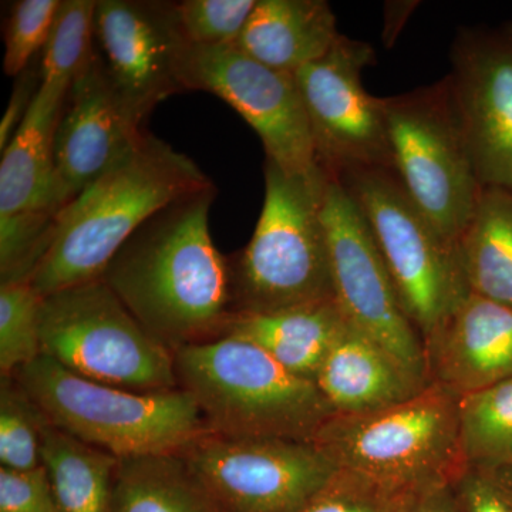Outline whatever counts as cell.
Segmentation results:
<instances>
[{
  "mask_svg": "<svg viewBox=\"0 0 512 512\" xmlns=\"http://www.w3.org/2000/svg\"><path fill=\"white\" fill-rule=\"evenodd\" d=\"M214 198L212 185L165 207L131 235L101 275L173 352L221 338L235 315L232 265L210 232Z\"/></svg>",
  "mask_w": 512,
  "mask_h": 512,
  "instance_id": "1",
  "label": "cell"
},
{
  "mask_svg": "<svg viewBox=\"0 0 512 512\" xmlns=\"http://www.w3.org/2000/svg\"><path fill=\"white\" fill-rule=\"evenodd\" d=\"M212 185L190 157L144 134L121 163L60 211L52 244L30 284L45 298L101 278L114 255L151 217Z\"/></svg>",
  "mask_w": 512,
  "mask_h": 512,
  "instance_id": "2",
  "label": "cell"
},
{
  "mask_svg": "<svg viewBox=\"0 0 512 512\" xmlns=\"http://www.w3.org/2000/svg\"><path fill=\"white\" fill-rule=\"evenodd\" d=\"M181 389L191 394L212 433L313 441L333 416L311 380L235 336L175 350Z\"/></svg>",
  "mask_w": 512,
  "mask_h": 512,
  "instance_id": "3",
  "label": "cell"
},
{
  "mask_svg": "<svg viewBox=\"0 0 512 512\" xmlns=\"http://www.w3.org/2000/svg\"><path fill=\"white\" fill-rule=\"evenodd\" d=\"M13 376L52 426L120 460L180 454L211 431L181 387L133 392L84 379L43 355Z\"/></svg>",
  "mask_w": 512,
  "mask_h": 512,
  "instance_id": "4",
  "label": "cell"
},
{
  "mask_svg": "<svg viewBox=\"0 0 512 512\" xmlns=\"http://www.w3.org/2000/svg\"><path fill=\"white\" fill-rule=\"evenodd\" d=\"M330 177L291 175L266 160L254 235L232 266L235 313H269L336 301L322 220Z\"/></svg>",
  "mask_w": 512,
  "mask_h": 512,
  "instance_id": "5",
  "label": "cell"
},
{
  "mask_svg": "<svg viewBox=\"0 0 512 512\" xmlns=\"http://www.w3.org/2000/svg\"><path fill=\"white\" fill-rule=\"evenodd\" d=\"M458 403V394L430 382L412 399L379 412L333 416L313 441L338 468L393 490L420 493L454 484L467 470Z\"/></svg>",
  "mask_w": 512,
  "mask_h": 512,
  "instance_id": "6",
  "label": "cell"
},
{
  "mask_svg": "<svg viewBox=\"0 0 512 512\" xmlns=\"http://www.w3.org/2000/svg\"><path fill=\"white\" fill-rule=\"evenodd\" d=\"M40 349L93 382L143 393L180 387L173 350L134 318L103 278L42 299Z\"/></svg>",
  "mask_w": 512,
  "mask_h": 512,
  "instance_id": "7",
  "label": "cell"
},
{
  "mask_svg": "<svg viewBox=\"0 0 512 512\" xmlns=\"http://www.w3.org/2000/svg\"><path fill=\"white\" fill-rule=\"evenodd\" d=\"M338 181L362 211L404 312L424 346L470 293L458 245L413 204L393 171L356 170Z\"/></svg>",
  "mask_w": 512,
  "mask_h": 512,
  "instance_id": "8",
  "label": "cell"
},
{
  "mask_svg": "<svg viewBox=\"0 0 512 512\" xmlns=\"http://www.w3.org/2000/svg\"><path fill=\"white\" fill-rule=\"evenodd\" d=\"M384 109L394 175L431 224L458 245L484 187L447 80L384 97Z\"/></svg>",
  "mask_w": 512,
  "mask_h": 512,
  "instance_id": "9",
  "label": "cell"
},
{
  "mask_svg": "<svg viewBox=\"0 0 512 512\" xmlns=\"http://www.w3.org/2000/svg\"><path fill=\"white\" fill-rule=\"evenodd\" d=\"M221 512H295L338 467L315 441L205 434L181 451Z\"/></svg>",
  "mask_w": 512,
  "mask_h": 512,
  "instance_id": "10",
  "label": "cell"
},
{
  "mask_svg": "<svg viewBox=\"0 0 512 512\" xmlns=\"http://www.w3.org/2000/svg\"><path fill=\"white\" fill-rule=\"evenodd\" d=\"M366 42L340 35L319 60L295 73L320 168L332 180L356 170L393 171L384 99L366 92Z\"/></svg>",
  "mask_w": 512,
  "mask_h": 512,
  "instance_id": "11",
  "label": "cell"
},
{
  "mask_svg": "<svg viewBox=\"0 0 512 512\" xmlns=\"http://www.w3.org/2000/svg\"><path fill=\"white\" fill-rule=\"evenodd\" d=\"M322 220L340 311L355 328L429 380L423 342L404 312L369 225L352 195L332 178L323 197Z\"/></svg>",
  "mask_w": 512,
  "mask_h": 512,
  "instance_id": "12",
  "label": "cell"
},
{
  "mask_svg": "<svg viewBox=\"0 0 512 512\" xmlns=\"http://www.w3.org/2000/svg\"><path fill=\"white\" fill-rule=\"evenodd\" d=\"M183 84L237 110L261 138L266 160L286 174L322 170L295 74L266 67L234 46H188Z\"/></svg>",
  "mask_w": 512,
  "mask_h": 512,
  "instance_id": "13",
  "label": "cell"
},
{
  "mask_svg": "<svg viewBox=\"0 0 512 512\" xmlns=\"http://www.w3.org/2000/svg\"><path fill=\"white\" fill-rule=\"evenodd\" d=\"M94 39L111 86L136 123L158 103L185 92V40L174 3L99 0Z\"/></svg>",
  "mask_w": 512,
  "mask_h": 512,
  "instance_id": "14",
  "label": "cell"
},
{
  "mask_svg": "<svg viewBox=\"0 0 512 512\" xmlns=\"http://www.w3.org/2000/svg\"><path fill=\"white\" fill-rule=\"evenodd\" d=\"M446 77L478 180L512 191V23L460 30Z\"/></svg>",
  "mask_w": 512,
  "mask_h": 512,
  "instance_id": "15",
  "label": "cell"
},
{
  "mask_svg": "<svg viewBox=\"0 0 512 512\" xmlns=\"http://www.w3.org/2000/svg\"><path fill=\"white\" fill-rule=\"evenodd\" d=\"M144 134L121 104L94 50L70 84L56 127L55 168L64 205L121 163Z\"/></svg>",
  "mask_w": 512,
  "mask_h": 512,
  "instance_id": "16",
  "label": "cell"
},
{
  "mask_svg": "<svg viewBox=\"0 0 512 512\" xmlns=\"http://www.w3.org/2000/svg\"><path fill=\"white\" fill-rule=\"evenodd\" d=\"M427 376L466 396L512 379V308L468 293L424 342Z\"/></svg>",
  "mask_w": 512,
  "mask_h": 512,
  "instance_id": "17",
  "label": "cell"
},
{
  "mask_svg": "<svg viewBox=\"0 0 512 512\" xmlns=\"http://www.w3.org/2000/svg\"><path fill=\"white\" fill-rule=\"evenodd\" d=\"M315 383L335 416H357L406 402L430 382L348 322Z\"/></svg>",
  "mask_w": 512,
  "mask_h": 512,
  "instance_id": "18",
  "label": "cell"
},
{
  "mask_svg": "<svg viewBox=\"0 0 512 512\" xmlns=\"http://www.w3.org/2000/svg\"><path fill=\"white\" fill-rule=\"evenodd\" d=\"M70 86L40 84L28 116L0 163V217L20 212H60L55 168V134Z\"/></svg>",
  "mask_w": 512,
  "mask_h": 512,
  "instance_id": "19",
  "label": "cell"
},
{
  "mask_svg": "<svg viewBox=\"0 0 512 512\" xmlns=\"http://www.w3.org/2000/svg\"><path fill=\"white\" fill-rule=\"evenodd\" d=\"M339 37L325 0H258L232 46L266 67L295 74L325 56Z\"/></svg>",
  "mask_w": 512,
  "mask_h": 512,
  "instance_id": "20",
  "label": "cell"
},
{
  "mask_svg": "<svg viewBox=\"0 0 512 512\" xmlns=\"http://www.w3.org/2000/svg\"><path fill=\"white\" fill-rule=\"evenodd\" d=\"M346 323L338 302L326 301L269 313H235L222 336L248 340L293 375L315 382Z\"/></svg>",
  "mask_w": 512,
  "mask_h": 512,
  "instance_id": "21",
  "label": "cell"
},
{
  "mask_svg": "<svg viewBox=\"0 0 512 512\" xmlns=\"http://www.w3.org/2000/svg\"><path fill=\"white\" fill-rule=\"evenodd\" d=\"M458 255L471 293L512 308V191L483 188Z\"/></svg>",
  "mask_w": 512,
  "mask_h": 512,
  "instance_id": "22",
  "label": "cell"
},
{
  "mask_svg": "<svg viewBox=\"0 0 512 512\" xmlns=\"http://www.w3.org/2000/svg\"><path fill=\"white\" fill-rule=\"evenodd\" d=\"M59 512H111L120 458L77 440L46 420L40 446Z\"/></svg>",
  "mask_w": 512,
  "mask_h": 512,
  "instance_id": "23",
  "label": "cell"
},
{
  "mask_svg": "<svg viewBox=\"0 0 512 512\" xmlns=\"http://www.w3.org/2000/svg\"><path fill=\"white\" fill-rule=\"evenodd\" d=\"M111 512H221L180 454L124 458L114 480Z\"/></svg>",
  "mask_w": 512,
  "mask_h": 512,
  "instance_id": "24",
  "label": "cell"
},
{
  "mask_svg": "<svg viewBox=\"0 0 512 512\" xmlns=\"http://www.w3.org/2000/svg\"><path fill=\"white\" fill-rule=\"evenodd\" d=\"M458 433L468 470L512 481V379L460 397Z\"/></svg>",
  "mask_w": 512,
  "mask_h": 512,
  "instance_id": "25",
  "label": "cell"
},
{
  "mask_svg": "<svg viewBox=\"0 0 512 512\" xmlns=\"http://www.w3.org/2000/svg\"><path fill=\"white\" fill-rule=\"evenodd\" d=\"M96 0H63L50 30L42 62V83L70 86L94 55Z\"/></svg>",
  "mask_w": 512,
  "mask_h": 512,
  "instance_id": "26",
  "label": "cell"
},
{
  "mask_svg": "<svg viewBox=\"0 0 512 512\" xmlns=\"http://www.w3.org/2000/svg\"><path fill=\"white\" fill-rule=\"evenodd\" d=\"M39 295L29 281L0 285V372L13 376L42 355Z\"/></svg>",
  "mask_w": 512,
  "mask_h": 512,
  "instance_id": "27",
  "label": "cell"
},
{
  "mask_svg": "<svg viewBox=\"0 0 512 512\" xmlns=\"http://www.w3.org/2000/svg\"><path fill=\"white\" fill-rule=\"evenodd\" d=\"M46 417L15 379L0 384V467L29 471L42 466L40 446Z\"/></svg>",
  "mask_w": 512,
  "mask_h": 512,
  "instance_id": "28",
  "label": "cell"
},
{
  "mask_svg": "<svg viewBox=\"0 0 512 512\" xmlns=\"http://www.w3.org/2000/svg\"><path fill=\"white\" fill-rule=\"evenodd\" d=\"M59 214L37 211L0 217L2 284L29 281L52 244Z\"/></svg>",
  "mask_w": 512,
  "mask_h": 512,
  "instance_id": "29",
  "label": "cell"
},
{
  "mask_svg": "<svg viewBox=\"0 0 512 512\" xmlns=\"http://www.w3.org/2000/svg\"><path fill=\"white\" fill-rule=\"evenodd\" d=\"M420 493L393 490L355 471L338 468L295 512H404Z\"/></svg>",
  "mask_w": 512,
  "mask_h": 512,
  "instance_id": "30",
  "label": "cell"
},
{
  "mask_svg": "<svg viewBox=\"0 0 512 512\" xmlns=\"http://www.w3.org/2000/svg\"><path fill=\"white\" fill-rule=\"evenodd\" d=\"M258 0H184L174 3L190 46H232L247 26Z\"/></svg>",
  "mask_w": 512,
  "mask_h": 512,
  "instance_id": "31",
  "label": "cell"
},
{
  "mask_svg": "<svg viewBox=\"0 0 512 512\" xmlns=\"http://www.w3.org/2000/svg\"><path fill=\"white\" fill-rule=\"evenodd\" d=\"M60 0H20L12 9L6 29L3 70L19 77L29 69L30 60L45 49L55 23Z\"/></svg>",
  "mask_w": 512,
  "mask_h": 512,
  "instance_id": "32",
  "label": "cell"
},
{
  "mask_svg": "<svg viewBox=\"0 0 512 512\" xmlns=\"http://www.w3.org/2000/svg\"><path fill=\"white\" fill-rule=\"evenodd\" d=\"M0 512H59L46 468L16 471L0 467Z\"/></svg>",
  "mask_w": 512,
  "mask_h": 512,
  "instance_id": "33",
  "label": "cell"
},
{
  "mask_svg": "<svg viewBox=\"0 0 512 512\" xmlns=\"http://www.w3.org/2000/svg\"><path fill=\"white\" fill-rule=\"evenodd\" d=\"M461 512H512V503L500 481L476 470H467L456 483Z\"/></svg>",
  "mask_w": 512,
  "mask_h": 512,
  "instance_id": "34",
  "label": "cell"
},
{
  "mask_svg": "<svg viewBox=\"0 0 512 512\" xmlns=\"http://www.w3.org/2000/svg\"><path fill=\"white\" fill-rule=\"evenodd\" d=\"M40 84H42L40 73H36L35 70L28 69L16 77L12 96H10L8 107L0 121V150L3 151L8 147L16 131L19 130L20 124L28 116L30 107L39 92Z\"/></svg>",
  "mask_w": 512,
  "mask_h": 512,
  "instance_id": "35",
  "label": "cell"
},
{
  "mask_svg": "<svg viewBox=\"0 0 512 512\" xmlns=\"http://www.w3.org/2000/svg\"><path fill=\"white\" fill-rule=\"evenodd\" d=\"M404 512H461L454 484H439L421 491Z\"/></svg>",
  "mask_w": 512,
  "mask_h": 512,
  "instance_id": "36",
  "label": "cell"
},
{
  "mask_svg": "<svg viewBox=\"0 0 512 512\" xmlns=\"http://www.w3.org/2000/svg\"><path fill=\"white\" fill-rule=\"evenodd\" d=\"M500 483L501 485H503L505 494H507V497L510 498V501L512 503V483H503V481H500Z\"/></svg>",
  "mask_w": 512,
  "mask_h": 512,
  "instance_id": "37",
  "label": "cell"
},
{
  "mask_svg": "<svg viewBox=\"0 0 512 512\" xmlns=\"http://www.w3.org/2000/svg\"><path fill=\"white\" fill-rule=\"evenodd\" d=\"M503 483H504V481H503ZM511 483H512V481H511Z\"/></svg>",
  "mask_w": 512,
  "mask_h": 512,
  "instance_id": "38",
  "label": "cell"
}]
</instances>
